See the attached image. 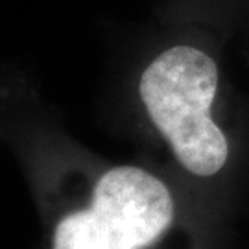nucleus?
Returning a JSON list of instances; mask_svg holds the SVG:
<instances>
[{
    "mask_svg": "<svg viewBox=\"0 0 249 249\" xmlns=\"http://www.w3.org/2000/svg\"><path fill=\"white\" fill-rule=\"evenodd\" d=\"M174 24L139 72L137 98L181 187L232 229L248 176L244 116L225 65L232 41L201 24Z\"/></svg>",
    "mask_w": 249,
    "mask_h": 249,
    "instance_id": "nucleus-1",
    "label": "nucleus"
},
{
    "mask_svg": "<svg viewBox=\"0 0 249 249\" xmlns=\"http://www.w3.org/2000/svg\"><path fill=\"white\" fill-rule=\"evenodd\" d=\"M187 240L220 244L185 214L141 209L92 185L87 205L57 222L52 249H160Z\"/></svg>",
    "mask_w": 249,
    "mask_h": 249,
    "instance_id": "nucleus-2",
    "label": "nucleus"
},
{
    "mask_svg": "<svg viewBox=\"0 0 249 249\" xmlns=\"http://www.w3.org/2000/svg\"><path fill=\"white\" fill-rule=\"evenodd\" d=\"M174 20L213 28L234 41L249 28V0H174Z\"/></svg>",
    "mask_w": 249,
    "mask_h": 249,
    "instance_id": "nucleus-3",
    "label": "nucleus"
},
{
    "mask_svg": "<svg viewBox=\"0 0 249 249\" xmlns=\"http://www.w3.org/2000/svg\"><path fill=\"white\" fill-rule=\"evenodd\" d=\"M248 34H249V28L246 30V32H244V36H248Z\"/></svg>",
    "mask_w": 249,
    "mask_h": 249,
    "instance_id": "nucleus-4",
    "label": "nucleus"
}]
</instances>
